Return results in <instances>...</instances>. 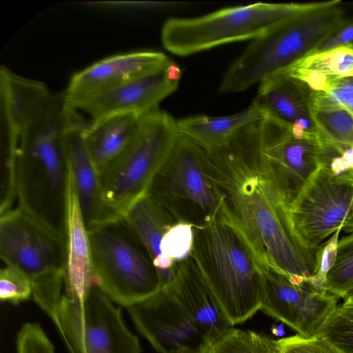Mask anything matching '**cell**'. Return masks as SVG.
Wrapping results in <instances>:
<instances>
[{
    "instance_id": "obj_25",
    "label": "cell",
    "mask_w": 353,
    "mask_h": 353,
    "mask_svg": "<svg viewBox=\"0 0 353 353\" xmlns=\"http://www.w3.org/2000/svg\"><path fill=\"white\" fill-rule=\"evenodd\" d=\"M285 74L301 81L313 91H320L330 80L353 77V43L307 56Z\"/></svg>"
},
{
    "instance_id": "obj_34",
    "label": "cell",
    "mask_w": 353,
    "mask_h": 353,
    "mask_svg": "<svg viewBox=\"0 0 353 353\" xmlns=\"http://www.w3.org/2000/svg\"><path fill=\"white\" fill-rule=\"evenodd\" d=\"M352 43L353 20L350 22H345L324 41L313 54L329 51L337 48L352 44Z\"/></svg>"
},
{
    "instance_id": "obj_31",
    "label": "cell",
    "mask_w": 353,
    "mask_h": 353,
    "mask_svg": "<svg viewBox=\"0 0 353 353\" xmlns=\"http://www.w3.org/2000/svg\"><path fill=\"white\" fill-rule=\"evenodd\" d=\"M342 230H337L326 242H323L316 252V270L307 282L316 292L327 293V274L333 265L336 255L339 234Z\"/></svg>"
},
{
    "instance_id": "obj_7",
    "label": "cell",
    "mask_w": 353,
    "mask_h": 353,
    "mask_svg": "<svg viewBox=\"0 0 353 353\" xmlns=\"http://www.w3.org/2000/svg\"><path fill=\"white\" fill-rule=\"evenodd\" d=\"M179 135L176 120L163 110L157 108L140 117L130 143L100 174L102 198L113 216H123L146 194Z\"/></svg>"
},
{
    "instance_id": "obj_35",
    "label": "cell",
    "mask_w": 353,
    "mask_h": 353,
    "mask_svg": "<svg viewBox=\"0 0 353 353\" xmlns=\"http://www.w3.org/2000/svg\"><path fill=\"white\" fill-rule=\"evenodd\" d=\"M17 353H55V348L48 339H36L21 345Z\"/></svg>"
},
{
    "instance_id": "obj_32",
    "label": "cell",
    "mask_w": 353,
    "mask_h": 353,
    "mask_svg": "<svg viewBox=\"0 0 353 353\" xmlns=\"http://www.w3.org/2000/svg\"><path fill=\"white\" fill-rule=\"evenodd\" d=\"M277 353H341L319 334L305 337L299 334L276 340Z\"/></svg>"
},
{
    "instance_id": "obj_12",
    "label": "cell",
    "mask_w": 353,
    "mask_h": 353,
    "mask_svg": "<svg viewBox=\"0 0 353 353\" xmlns=\"http://www.w3.org/2000/svg\"><path fill=\"white\" fill-rule=\"evenodd\" d=\"M0 256L32 283L51 273H65L66 239L18 206L1 214Z\"/></svg>"
},
{
    "instance_id": "obj_23",
    "label": "cell",
    "mask_w": 353,
    "mask_h": 353,
    "mask_svg": "<svg viewBox=\"0 0 353 353\" xmlns=\"http://www.w3.org/2000/svg\"><path fill=\"white\" fill-rule=\"evenodd\" d=\"M141 116L134 113L116 114L91 120L84 126L83 138L99 174L130 143Z\"/></svg>"
},
{
    "instance_id": "obj_29",
    "label": "cell",
    "mask_w": 353,
    "mask_h": 353,
    "mask_svg": "<svg viewBox=\"0 0 353 353\" xmlns=\"http://www.w3.org/2000/svg\"><path fill=\"white\" fill-rule=\"evenodd\" d=\"M193 242L194 226L185 222L178 221L172 225L162 239V256L168 262L176 265L177 263L190 256Z\"/></svg>"
},
{
    "instance_id": "obj_9",
    "label": "cell",
    "mask_w": 353,
    "mask_h": 353,
    "mask_svg": "<svg viewBox=\"0 0 353 353\" xmlns=\"http://www.w3.org/2000/svg\"><path fill=\"white\" fill-rule=\"evenodd\" d=\"M352 214L353 167H344L336 157L319 168L288 208L293 233L313 250L343 230Z\"/></svg>"
},
{
    "instance_id": "obj_16",
    "label": "cell",
    "mask_w": 353,
    "mask_h": 353,
    "mask_svg": "<svg viewBox=\"0 0 353 353\" xmlns=\"http://www.w3.org/2000/svg\"><path fill=\"white\" fill-rule=\"evenodd\" d=\"M311 91L301 81L281 74L261 83L253 101L266 119L285 127L294 136L320 139L311 114Z\"/></svg>"
},
{
    "instance_id": "obj_21",
    "label": "cell",
    "mask_w": 353,
    "mask_h": 353,
    "mask_svg": "<svg viewBox=\"0 0 353 353\" xmlns=\"http://www.w3.org/2000/svg\"><path fill=\"white\" fill-rule=\"evenodd\" d=\"M123 216L146 248L158 272L161 289L167 287L174 279L176 265L163 257L161 244L165 232L178 221L148 194L135 201Z\"/></svg>"
},
{
    "instance_id": "obj_6",
    "label": "cell",
    "mask_w": 353,
    "mask_h": 353,
    "mask_svg": "<svg viewBox=\"0 0 353 353\" xmlns=\"http://www.w3.org/2000/svg\"><path fill=\"white\" fill-rule=\"evenodd\" d=\"M324 2L256 3L194 18H170L163 25L161 42L171 53L188 56L232 42L254 40L285 19Z\"/></svg>"
},
{
    "instance_id": "obj_15",
    "label": "cell",
    "mask_w": 353,
    "mask_h": 353,
    "mask_svg": "<svg viewBox=\"0 0 353 353\" xmlns=\"http://www.w3.org/2000/svg\"><path fill=\"white\" fill-rule=\"evenodd\" d=\"M127 310L139 332L159 353H203L208 343L166 288Z\"/></svg>"
},
{
    "instance_id": "obj_28",
    "label": "cell",
    "mask_w": 353,
    "mask_h": 353,
    "mask_svg": "<svg viewBox=\"0 0 353 353\" xmlns=\"http://www.w3.org/2000/svg\"><path fill=\"white\" fill-rule=\"evenodd\" d=\"M318 334L341 353H353V304L336 306Z\"/></svg>"
},
{
    "instance_id": "obj_5",
    "label": "cell",
    "mask_w": 353,
    "mask_h": 353,
    "mask_svg": "<svg viewBox=\"0 0 353 353\" xmlns=\"http://www.w3.org/2000/svg\"><path fill=\"white\" fill-rule=\"evenodd\" d=\"M92 285L126 308L161 289L158 272L143 243L123 216L88 229Z\"/></svg>"
},
{
    "instance_id": "obj_3",
    "label": "cell",
    "mask_w": 353,
    "mask_h": 353,
    "mask_svg": "<svg viewBox=\"0 0 353 353\" xmlns=\"http://www.w3.org/2000/svg\"><path fill=\"white\" fill-rule=\"evenodd\" d=\"M191 256L232 326L261 310L265 268L227 216L194 227Z\"/></svg>"
},
{
    "instance_id": "obj_22",
    "label": "cell",
    "mask_w": 353,
    "mask_h": 353,
    "mask_svg": "<svg viewBox=\"0 0 353 353\" xmlns=\"http://www.w3.org/2000/svg\"><path fill=\"white\" fill-rule=\"evenodd\" d=\"M265 119L254 101L245 110L227 116L194 115L176 120L179 132L206 152L224 147L245 126Z\"/></svg>"
},
{
    "instance_id": "obj_13",
    "label": "cell",
    "mask_w": 353,
    "mask_h": 353,
    "mask_svg": "<svg viewBox=\"0 0 353 353\" xmlns=\"http://www.w3.org/2000/svg\"><path fill=\"white\" fill-rule=\"evenodd\" d=\"M181 76L179 66L171 61L159 70L112 87L64 94L70 105L83 111L92 120L127 113L141 116L157 109L178 88Z\"/></svg>"
},
{
    "instance_id": "obj_17",
    "label": "cell",
    "mask_w": 353,
    "mask_h": 353,
    "mask_svg": "<svg viewBox=\"0 0 353 353\" xmlns=\"http://www.w3.org/2000/svg\"><path fill=\"white\" fill-rule=\"evenodd\" d=\"M164 288L170 292L208 343L232 327L191 254L177 263L174 279Z\"/></svg>"
},
{
    "instance_id": "obj_1",
    "label": "cell",
    "mask_w": 353,
    "mask_h": 353,
    "mask_svg": "<svg viewBox=\"0 0 353 353\" xmlns=\"http://www.w3.org/2000/svg\"><path fill=\"white\" fill-rule=\"evenodd\" d=\"M261 121L254 122L224 147L207 152L211 174L223 198L224 214L243 234L261 265L294 281H307L316 270L317 250L307 248L294 235L288 208L261 168Z\"/></svg>"
},
{
    "instance_id": "obj_20",
    "label": "cell",
    "mask_w": 353,
    "mask_h": 353,
    "mask_svg": "<svg viewBox=\"0 0 353 353\" xmlns=\"http://www.w3.org/2000/svg\"><path fill=\"white\" fill-rule=\"evenodd\" d=\"M65 293L84 299L93 287L92 259L88 228L83 220L70 169L66 228Z\"/></svg>"
},
{
    "instance_id": "obj_30",
    "label": "cell",
    "mask_w": 353,
    "mask_h": 353,
    "mask_svg": "<svg viewBox=\"0 0 353 353\" xmlns=\"http://www.w3.org/2000/svg\"><path fill=\"white\" fill-rule=\"evenodd\" d=\"M32 295L30 280L20 270L6 265L0 271V299L18 304Z\"/></svg>"
},
{
    "instance_id": "obj_4",
    "label": "cell",
    "mask_w": 353,
    "mask_h": 353,
    "mask_svg": "<svg viewBox=\"0 0 353 353\" xmlns=\"http://www.w3.org/2000/svg\"><path fill=\"white\" fill-rule=\"evenodd\" d=\"M339 0L293 15L252 40L223 74V94L244 91L285 73L319 46L345 21Z\"/></svg>"
},
{
    "instance_id": "obj_26",
    "label": "cell",
    "mask_w": 353,
    "mask_h": 353,
    "mask_svg": "<svg viewBox=\"0 0 353 353\" xmlns=\"http://www.w3.org/2000/svg\"><path fill=\"white\" fill-rule=\"evenodd\" d=\"M276 341L230 327L206 345L203 353H276Z\"/></svg>"
},
{
    "instance_id": "obj_8",
    "label": "cell",
    "mask_w": 353,
    "mask_h": 353,
    "mask_svg": "<svg viewBox=\"0 0 353 353\" xmlns=\"http://www.w3.org/2000/svg\"><path fill=\"white\" fill-rule=\"evenodd\" d=\"M146 194L176 221L194 227L207 225L224 214L223 198L212 178L207 152L181 133Z\"/></svg>"
},
{
    "instance_id": "obj_10",
    "label": "cell",
    "mask_w": 353,
    "mask_h": 353,
    "mask_svg": "<svg viewBox=\"0 0 353 353\" xmlns=\"http://www.w3.org/2000/svg\"><path fill=\"white\" fill-rule=\"evenodd\" d=\"M52 321L70 353H141L121 310L94 286L84 299L63 294Z\"/></svg>"
},
{
    "instance_id": "obj_36",
    "label": "cell",
    "mask_w": 353,
    "mask_h": 353,
    "mask_svg": "<svg viewBox=\"0 0 353 353\" xmlns=\"http://www.w3.org/2000/svg\"><path fill=\"white\" fill-rule=\"evenodd\" d=\"M347 233H353V214L343 229Z\"/></svg>"
},
{
    "instance_id": "obj_24",
    "label": "cell",
    "mask_w": 353,
    "mask_h": 353,
    "mask_svg": "<svg viewBox=\"0 0 353 353\" xmlns=\"http://www.w3.org/2000/svg\"><path fill=\"white\" fill-rule=\"evenodd\" d=\"M311 114L318 134L335 157L353 148V117L322 92L311 91Z\"/></svg>"
},
{
    "instance_id": "obj_14",
    "label": "cell",
    "mask_w": 353,
    "mask_h": 353,
    "mask_svg": "<svg viewBox=\"0 0 353 353\" xmlns=\"http://www.w3.org/2000/svg\"><path fill=\"white\" fill-rule=\"evenodd\" d=\"M340 297L316 292L306 281L296 282L272 268H264L261 310L305 337L317 335Z\"/></svg>"
},
{
    "instance_id": "obj_18",
    "label": "cell",
    "mask_w": 353,
    "mask_h": 353,
    "mask_svg": "<svg viewBox=\"0 0 353 353\" xmlns=\"http://www.w3.org/2000/svg\"><path fill=\"white\" fill-rule=\"evenodd\" d=\"M88 121L76 110L63 140L79 203L88 229L113 216L103 198L100 174L87 148L82 130Z\"/></svg>"
},
{
    "instance_id": "obj_38",
    "label": "cell",
    "mask_w": 353,
    "mask_h": 353,
    "mask_svg": "<svg viewBox=\"0 0 353 353\" xmlns=\"http://www.w3.org/2000/svg\"><path fill=\"white\" fill-rule=\"evenodd\" d=\"M276 353H277V352H276Z\"/></svg>"
},
{
    "instance_id": "obj_19",
    "label": "cell",
    "mask_w": 353,
    "mask_h": 353,
    "mask_svg": "<svg viewBox=\"0 0 353 353\" xmlns=\"http://www.w3.org/2000/svg\"><path fill=\"white\" fill-rule=\"evenodd\" d=\"M170 61L165 54L150 50L112 55L74 73L65 92L81 94L103 90L159 70Z\"/></svg>"
},
{
    "instance_id": "obj_2",
    "label": "cell",
    "mask_w": 353,
    "mask_h": 353,
    "mask_svg": "<svg viewBox=\"0 0 353 353\" xmlns=\"http://www.w3.org/2000/svg\"><path fill=\"white\" fill-rule=\"evenodd\" d=\"M74 112L64 92L53 93L41 112L3 132L1 141V152L14 158L19 207L65 237L70 168L63 137Z\"/></svg>"
},
{
    "instance_id": "obj_33",
    "label": "cell",
    "mask_w": 353,
    "mask_h": 353,
    "mask_svg": "<svg viewBox=\"0 0 353 353\" xmlns=\"http://www.w3.org/2000/svg\"><path fill=\"white\" fill-rule=\"evenodd\" d=\"M317 92L327 94L353 117V77L330 80Z\"/></svg>"
},
{
    "instance_id": "obj_27",
    "label": "cell",
    "mask_w": 353,
    "mask_h": 353,
    "mask_svg": "<svg viewBox=\"0 0 353 353\" xmlns=\"http://www.w3.org/2000/svg\"><path fill=\"white\" fill-rule=\"evenodd\" d=\"M328 292L345 299L353 291V233L339 240L334 263L327 274Z\"/></svg>"
},
{
    "instance_id": "obj_37",
    "label": "cell",
    "mask_w": 353,
    "mask_h": 353,
    "mask_svg": "<svg viewBox=\"0 0 353 353\" xmlns=\"http://www.w3.org/2000/svg\"><path fill=\"white\" fill-rule=\"evenodd\" d=\"M343 299H344L343 303L353 304V291Z\"/></svg>"
},
{
    "instance_id": "obj_11",
    "label": "cell",
    "mask_w": 353,
    "mask_h": 353,
    "mask_svg": "<svg viewBox=\"0 0 353 353\" xmlns=\"http://www.w3.org/2000/svg\"><path fill=\"white\" fill-rule=\"evenodd\" d=\"M334 157L320 139L297 137L272 120L261 121L260 165L288 207L319 168Z\"/></svg>"
}]
</instances>
